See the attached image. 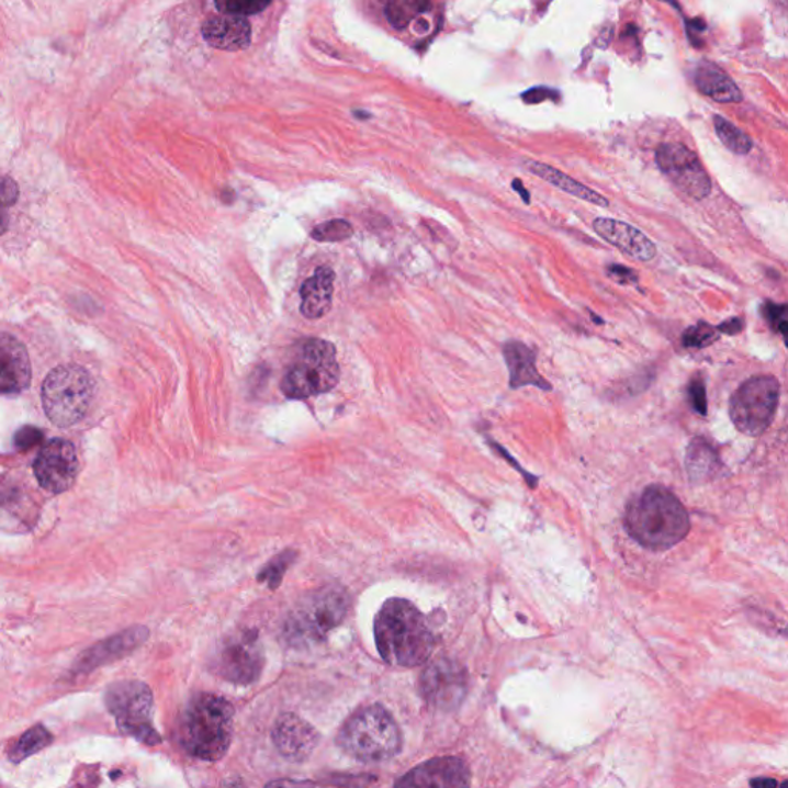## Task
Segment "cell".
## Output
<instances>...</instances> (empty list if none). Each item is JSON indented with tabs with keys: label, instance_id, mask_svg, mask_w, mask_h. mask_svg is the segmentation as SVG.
<instances>
[{
	"label": "cell",
	"instance_id": "41",
	"mask_svg": "<svg viewBox=\"0 0 788 788\" xmlns=\"http://www.w3.org/2000/svg\"><path fill=\"white\" fill-rule=\"evenodd\" d=\"M513 190L518 191V193L520 194V196H522L524 202H526V204H530L529 191L524 189L522 182H520L519 179H515V181H513Z\"/></svg>",
	"mask_w": 788,
	"mask_h": 788
},
{
	"label": "cell",
	"instance_id": "5",
	"mask_svg": "<svg viewBox=\"0 0 788 788\" xmlns=\"http://www.w3.org/2000/svg\"><path fill=\"white\" fill-rule=\"evenodd\" d=\"M350 608L347 592L328 585L304 596L286 618L284 637L292 646H309L327 639L344 622Z\"/></svg>",
	"mask_w": 788,
	"mask_h": 788
},
{
	"label": "cell",
	"instance_id": "3",
	"mask_svg": "<svg viewBox=\"0 0 788 788\" xmlns=\"http://www.w3.org/2000/svg\"><path fill=\"white\" fill-rule=\"evenodd\" d=\"M235 725V707L219 695L199 694L190 699L179 721V742L196 759L219 761L228 752Z\"/></svg>",
	"mask_w": 788,
	"mask_h": 788
},
{
	"label": "cell",
	"instance_id": "19",
	"mask_svg": "<svg viewBox=\"0 0 788 788\" xmlns=\"http://www.w3.org/2000/svg\"><path fill=\"white\" fill-rule=\"evenodd\" d=\"M206 44L224 52H243L251 44V25L245 18L219 14L202 25Z\"/></svg>",
	"mask_w": 788,
	"mask_h": 788
},
{
	"label": "cell",
	"instance_id": "16",
	"mask_svg": "<svg viewBox=\"0 0 788 788\" xmlns=\"http://www.w3.org/2000/svg\"><path fill=\"white\" fill-rule=\"evenodd\" d=\"M271 738L281 755L297 763L307 759L320 741L315 727L293 713L282 714L278 719Z\"/></svg>",
	"mask_w": 788,
	"mask_h": 788
},
{
	"label": "cell",
	"instance_id": "9",
	"mask_svg": "<svg viewBox=\"0 0 788 788\" xmlns=\"http://www.w3.org/2000/svg\"><path fill=\"white\" fill-rule=\"evenodd\" d=\"M779 382L773 376L745 381L730 401V418L741 434L763 435L775 419L779 403Z\"/></svg>",
	"mask_w": 788,
	"mask_h": 788
},
{
	"label": "cell",
	"instance_id": "7",
	"mask_svg": "<svg viewBox=\"0 0 788 788\" xmlns=\"http://www.w3.org/2000/svg\"><path fill=\"white\" fill-rule=\"evenodd\" d=\"M340 369L336 348L324 339L301 344L293 361L286 367L281 390L289 399H307L331 392L338 385Z\"/></svg>",
	"mask_w": 788,
	"mask_h": 788
},
{
	"label": "cell",
	"instance_id": "38",
	"mask_svg": "<svg viewBox=\"0 0 788 788\" xmlns=\"http://www.w3.org/2000/svg\"><path fill=\"white\" fill-rule=\"evenodd\" d=\"M718 330L727 333V335H736V333H740L742 330V319H738L736 317V319H732L729 320V323L719 325Z\"/></svg>",
	"mask_w": 788,
	"mask_h": 788
},
{
	"label": "cell",
	"instance_id": "8",
	"mask_svg": "<svg viewBox=\"0 0 788 788\" xmlns=\"http://www.w3.org/2000/svg\"><path fill=\"white\" fill-rule=\"evenodd\" d=\"M105 706L119 729L147 745L160 744L153 725V694L140 680H119L109 687Z\"/></svg>",
	"mask_w": 788,
	"mask_h": 788
},
{
	"label": "cell",
	"instance_id": "15",
	"mask_svg": "<svg viewBox=\"0 0 788 788\" xmlns=\"http://www.w3.org/2000/svg\"><path fill=\"white\" fill-rule=\"evenodd\" d=\"M148 637H150V631H148L147 627L137 626L121 631V633L99 642V644L80 654L72 671H75L76 675H86V673L88 675L95 668L128 656L130 653L139 649Z\"/></svg>",
	"mask_w": 788,
	"mask_h": 788
},
{
	"label": "cell",
	"instance_id": "25",
	"mask_svg": "<svg viewBox=\"0 0 788 788\" xmlns=\"http://www.w3.org/2000/svg\"><path fill=\"white\" fill-rule=\"evenodd\" d=\"M713 125L719 140L734 155L744 156L752 151L753 140L732 122L722 116H714Z\"/></svg>",
	"mask_w": 788,
	"mask_h": 788
},
{
	"label": "cell",
	"instance_id": "37",
	"mask_svg": "<svg viewBox=\"0 0 788 788\" xmlns=\"http://www.w3.org/2000/svg\"><path fill=\"white\" fill-rule=\"evenodd\" d=\"M610 273L618 279L623 277V282L637 281L638 279L637 274L633 273V270L626 269V267L622 266L611 267Z\"/></svg>",
	"mask_w": 788,
	"mask_h": 788
},
{
	"label": "cell",
	"instance_id": "10",
	"mask_svg": "<svg viewBox=\"0 0 788 788\" xmlns=\"http://www.w3.org/2000/svg\"><path fill=\"white\" fill-rule=\"evenodd\" d=\"M266 656L258 631L240 630L222 642L214 656V672L236 686H250L262 675Z\"/></svg>",
	"mask_w": 788,
	"mask_h": 788
},
{
	"label": "cell",
	"instance_id": "35",
	"mask_svg": "<svg viewBox=\"0 0 788 788\" xmlns=\"http://www.w3.org/2000/svg\"><path fill=\"white\" fill-rule=\"evenodd\" d=\"M554 94H556V91L550 90V88L538 87L533 88V90L527 91V93H524L522 98L526 102L537 103L547 101V99L553 98Z\"/></svg>",
	"mask_w": 788,
	"mask_h": 788
},
{
	"label": "cell",
	"instance_id": "12",
	"mask_svg": "<svg viewBox=\"0 0 788 788\" xmlns=\"http://www.w3.org/2000/svg\"><path fill=\"white\" fill-rule=\"evenodd\" d=\"M466 672L451 660H438L428 665L419 679V694L435 709L450 711L464 701Z\"/></svg>",
	"mask_w": 788,
	"mask_h": 788
},
{
	"label": "cell",
	"instance_id": "33",
	"mask_svg": "<svg viewBox=\"0 0 788 788\" xmlns=\"http://www.w3.org/2000/svg\"><path fill=\"white\" fill-rule=\"evenodd\" d=\"M19 194L21 191H19L18 182L10 176H0V206L10 209L16 204Z\"/></svg>",
	"mask_w": 788,
	"mask_h": 788
},
{
	"label": "cell",
	"instance_id": "32",
	"mask_svg": "<svg viewBox=\"0 0 788 788\" xmlns=\"http://www.w3.org/2000/svg\"><path fill=\"white\" fill-rule=\"evenodd\" d=\"M764 316L767 317L770 323L773 330L779 333V335H786L787 331V307L786 305H775L767 302L763 308Z\"/></svg>",
	"mask_w": 788,
	"mask_h": 788
},
{
	"label": "cell",
	"instance_id": "36",
	"mask_svg": "<svg viewBox=\"0 0 788 788\" xmlns=\"http://www.w3.org/2000/svg\"><path fill=\"white\" fill-rule=\"evenodd\" d=\"M266 788H317L309 780L278 779L270 783Z\"/></svg>",
	"mask_w": 788,
	"mask_h": 788
},
{
	"label": "cell",
	"instance_id": "30",
	"mask_svg": "<svg viewBox=\"0 0 788 788\" xmlns=\"http://www.w3.org/2000/svg\"><path fill=\"white\" fill-rule=\"evenodd\" d=\"M269 2H217L216 9L222 14H232V16H251V14L262 13L263 10L269 9Z\"/></svg>",
	"mask_w": 788,
	"mask_h": 788
},
{
	"label": "cell",
	"instance_id": "18",
	"mask_svg": "<svg viewBox=\"0 0 788 788\" xmlns=\"http://www.w3.org/2000/svg\"><path fill=\"white\" fill-rule=\"evenodd\" d=\"M593 229L596 235L603 237L608 244L613 245L623 255L629 258L639 260V262H650L656 258V245L639 232L633 225L627 222L610 219V217H598L593 222Z\"/></svg>",
	"mask_w": 788,
	"mask_h": 788
},
{
	"label": "cell",
	"instance_id": "24",
	"mask_svg": "<svg viewBox=\"0 0 788 788\" xmlns=\"http://www.w3.org/2000/svg\"><path fill=\"white\" fill-rule=\"evenodd\" d=\"M52 733L44 725H36L29 732L22 734L13 747L10 748V761L14 764H21L22 761L29 759L42 750L47 748L52 744Z\"/></svg>",
	"mask_w": 788,
	"mask_h": 788
},
{
	"label": "cell",
	"instance_id": "26",
	"mask_svg": "<svg viewBox=\"0 0 788 788\" xmlns=\"http://www.w3.org/2000/svg\"><path fill=\"white\" fill-rule=\"evenodd\" d=\"M297 553L294 550H285V552L279 553L273 560L269 562L258 575L259 583L266 584L271 590H277L279 585L284 579L286 570L292 567L294 560H296Z\"/></svg>",
	"mask_w": 788,
	"mask_h": 788
},
{
	"label": "cell",
	"instance_id": "39",
	"mask_svg": "<svg viewBox=\"0 0 788 788\" xmlns=\"http://www.w3.org/2000/svg\"><path fill=\"white\" fill-rule=\"evenodd\" d=\"M752 788H778V780L772 778H756L750 780Z\"/></svg>",
	"mask_w": 788,
	"mask_h": 788
},
{
	"label": "cell",
	"instance_id": "14",
	"mask_svg": "<svg viewBox=\"0 0 788 788\" xmlns=\"http://www.w3.org/2000/svg\"><path fill=\"white\" fill-rule=\"evenodd\" d=\"M472 772L457 756L435 757L413 768L394 788H470Z\"/></svg>",
	"mask_w": 788,
	"mask_h": 788
},
{
	"label": "cell",
	"instance_id": "27",
	"mask_svg": "<svg viewBox=\"0 0 788 788\" xmlns=\"http://www.w3.org/2000/svg\"><path fill=\"white\" fill-rule=\"evenodd\" d=\"M427 9H430V3L424 2H407V0H401V2L386 3L384 13L386 21L394 26V29H405L413 19L418 16L419 13H424Z\"/></svg>",
	"mask_w": 788,
	"mask_h": 788
},
{
	"label": "cell",
	"instance_id": "4",
	"mask_svg": "<svg viewBox=\"0 0 788 788\" xmlns=\"http://www.w3.org/2000/svg\"><path fill=\"white\" fill-rule=\"evenodd\" d=\"M338 745L362 763H384L399 755L403 733L390 711L369 706L347 719L338 734Z\"/></svg>",
	"mask_w": 788,
	"mask_h": 788
},
{
	"label": "cell",
	"instance_id": "34",
	"mask_svg": "<svg viewBox=\"0 0 788 788\" xmlns=\"http://www.w3.org/2000/svg\"><path fill=\"white\" fill-rule=\"evenodd\" d=\"M688 396H690V403L694 405L696 412L699 415H706L707 413V399H706V386L701 379H695L688 385Z\"/></svg>",
	"mask_w": 788,
	"mask_h": 788
},
{
	"label": "cell",
	"instance_id": "11",
	"mask_svg": "<svg viewBox=\"0 0 788 788\" xmlns=\"http://www.w3.org/2000/svg\"><path fill=\"white\" fill-rule=\"evenodd\" d=\"M660 170L684 194L701 201L710 196L711 181L696 153L683 144H663L656 150Z\"/></svg>",
	"mask_w": 788,
	"mask_h": 788
},
{
	"label": "cell",
	"instance_id": "21",
	"mask_svg": "<svg viewBox=\"0 0 788 788\" xmlns=\"http://www.w3.org/2000/svg\"><path fill=\"white\" fill-rule=\"evenodd\" d=\"M504 358L508 370H510V385L513 389H519V386L524 385H537L539 389L544 390L550 389L544 379L539 376L537 356H534L531 348L513 340V342L505 344Z\"/></svg>",
	"mask_w": 788,
	"mask_h": 788
},
{
	"label": "cell",
	"instance_id": "13",
	"mask_svg": "<svg viewBox=\"0 0 788 788\" xmlns=\"http://www.w3.org/2000/svg\"><path fill=\"white\" fill-rule=\"evenodd\" d=\"M33 470L42 488L59 495L67 492L78 476V451L71 442L53 439L37 454Z\"/></svg>",
	"mask_w": 788,
	"mask_h": 788
},
{
	"label": "cell",
	"instance_id": "1",
	"mask_svg": "<svg viewBox=\"0 0 788 788\" xmlns=\"http://www.w3.org/2000/svg\"><path fill=\"white\" fill-rule=\"evenodd\" d=\"M374 638L382 660L396 667L427 663L436 644L426 616L403 598L385 600L374 619Z\"/></svg>",
	"mask_w": 788,
	"mask_h": 788
},
{
	"label": "cell",
	"instance_id": "28",
	"mask_svg": "<svg viewBox=\"0 0 788 788\" xmlns=\"http://www.w3.org/2000/svg\"><path fill=\"white\" fill-rule=\"evenodd\" d=\"M353 227L346 219H331L316 225L312 232V239L316 243H344L353 236Z\"/></svg>",
	"mask_w": 788,
	"mask_h": 788
},
{
	"label": "cell",
	"instance_id": "17",
	"mask_svg": "<svg viewBox=\"0 0 788 788\" xmlns=\"http://www.w3.org/2000/svg\"><path fill=\"white\" fill-rule=\"evenodd\" d=\"M32 382V362L24 344L0 331V393L24 392Z\"/></svg>",
	"mask_w": 788,
	"mask_h": 788
},
{
	"label": "cell",
	"instance_id": "23",
	"mask_svg": "<svg viewBox=\"0 0 788 788\" xmlns=\"http://www.w3.org/2000/svg\"><path fill=\"white\" fill-rule=\"evenodd\" d=\"M526 167L531 175L538 176L542 181L552 183L554 189L564 191V193L570 194V196L590 202L593 205L603 206V209H607L608 206V201L603 194L596 193L595 190L588 189V187L562 173V171L556 170V168L547 166V164L537 162V160H527Z\"/></svg>",
	"mask_w": 788,
	"mask_h": 788
},
{
	"label": "cell",
	"instance_id": "40",
	"mask_svg": "<svg viewBox=\"0 0 788 788\" xmlns=\"http://www.w3.org/2000/svg\"><path fill=\"white\" fill-rule=\"evenodd\" d=\"M10 227V212L9 209L0 206V236L5 235L7 229Z\"/></svg>",
	"mask_w": 788,
	"mask_h": 788
},
{
	"label": "cell",
	"instance_id": "2",
	"mask_svg": "<svg viewBox=\"0 0 788 788\" xmlns=\"http://www.w3.org/2000/svg\"><path fill=\"white\" fill-rule=\"evenodd\" d=\"M626 529L645 549L667 550L686 539L690 518L671 489L652 485L627 505Z\"/></svg>",
	"mask_w": 788,
	"mask_h": 788
},
{
	"label": "cell",
	"instance_id": "29",
	"mask_svg": "<svg viewBox=\"0 0 788 788\" xmlns=\"http://www.w3.org/2000/svg\"><path fill=\"white\" fill-rule=\"evenodd\" d=\"M684 346L690 347V348H702L710 346V344H713L714 340L718 339V333L717 328L711 327V325L701 323L698 325H695V327L688 328L686 333H684Z\"/></svg>",
	"mask_w": 788,
	"mask_h": 788
},
{
	"label": "cell",
	"instance_id": "20",
	"mask_svg": "<svg viewBox=\"0 0 788 788\" xmlns=\"http://www.w3.org/2000/svg\"><path fill=\"white\" fill-rule=\"evenodd\" d=\"M335 292V271L330 267H319L312 278L301 286V313L307 319L316 320L331 309Z\"/></svg>",
	"mask_w": 788,
	"mask_h": 788
},
{
	"label": "cell",
	"instance_id": "31",
	"mask_svg": "<svg viewBox=\"0 0 788 788\" xmlns=\"http://www.w3.org/2000/svg\"><path fill=\"white\" fill-rule=\"evenodd\" d=\"M44 441V431L33 426H24L19 428L14 435V446L18 450L29 451L40 446Z\"/></svg>",
	"mask_w": 788,
	"mask_h": 788
},
{
	"label": "cell",
	"instance_id": "6",
	"mask_svg": "<svg viewBox=\"0 0 788 788\" xmlns=\"http://www.w3.org/2000/svg\"><path fill=\"white\" fill-rule=\"evenodd\" d=\"M95 382L90 371L76 363H65L49 371L42 385L45 415L57 427L80 423L93 404Z\"/></svg>",
	"mask_w": 788,
	"mask_h": 788
},
{
	"label": "cell",
	"instance_id": "22",
	"mask_svg": "<svg viewBox=\"0 0 788 788\" xmlns=\"http://www.w3.org/2000/svg\"><path fill=\"white\" fill-rule=\"evenodd\" d=\"M695 83L703 95L717 102L738 103L744 98L740 87L717 64H699L695 71Z\"/></svg>",
	"mask_w": 788,
	"mask_h": 788
}]
</instances>
